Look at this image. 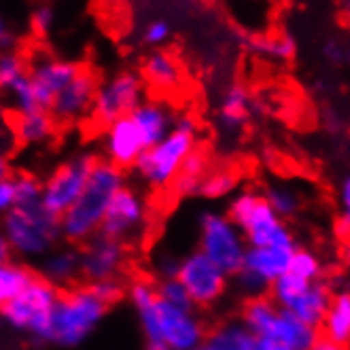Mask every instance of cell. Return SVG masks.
<instances>
[{"label":"cell","instance_id":"6da1fadb","mask_svg":"<svg viewBox=\"0 0 350 350\" xmlns=\"http://www.w3.org/2000/svg\"><path fill=\"white\" fill-rule=\"evenodd\" d=\"M126 185V170H121L109 159H98L83 196L59 219L62 238L68 244H85L98 236L113 198Z\"/></svg>","mask_w":350,"mask_h":350},{"label":"cell","instance_id":"7a4b0ae2","mask_svg":"<svg viewBox=\"0 0 350 350\" xmlns=\"http://www.w3.org/2000/svg\"><path fill=\"white\" fill-rule=\"evenodd\" d=\"M109 304L92 284H75L59 293L49 321L47 344L57 348H79L85 344L105 321Z\"/></svg>","mask_w":350,"mask_h":350},{"label":"cell","instance_id":"3957f363","mask_svg":"<svg viewBox=\"0 0 350 350\" xmlns=\"http://www.w3.org/2000/svg\"><path fill=\"white\" fill-rule=\"evenodd\" d=\"M196 147L198 123L191 115H180L174 130L140 155L136 166L132 168V174L151 191L172 189L185 159L193 153Z\"/></svg>","mask_w":350,"mask_h":350},{"label":"cell","instance_id":"277c9868","mask_svg":"<svg viewBox=\"0 0 350 350\" xmlns=\"http://www.w3.org/2000/svg\"><path fill=\"white\" fill-rule=\"evenodd\" d=\"M228 215L244 234L249 249H261V246H289L297 249L295 236L265 196L253 187L240 189L228 202Z\"/></svg>","mask_w":350,"mask_h":350},{"label":"cell","instance_id":"5b68a950","mask_svg":"<svg viewBox=\"0 0 350 350\" xmlns=\"http://www.w3.org/2000/svg\"><path fill=\"white\" fill-rule=\"evenodd\" d=\"M3 238L11 255L19 259H43L62 238L59 217L51 215L43 204L30 208H15L3 217Z\"/></svg>","mask_w":350,"mask_h":350},{"label":"cell","instance_id":"8992f818","mask_svg":"<svg viewBox=\"0 0 350 350\" xmlns=\"http://www.w3.org/2000/svg\"><path fill=\"white\" fill-rule=\"evenodd\" d=\"M59 289L43 276H38L28 289L15 299L0 304L3 306V321L17 334H26L34 344L45 346L49 321L53 308L59 299Z\"/></svg>","mask_w":350,"mask_h":350},{"label":"cell","instance_id":"52a82bcc","mask_svg":"<svg viewBox=\"0 0 350 350\" xmlns=\"http://www.w3.org/2000/svg\"><path fill=\"white\" fill-rule=\"evenodd\" d=\"M198 251L211 257L230 276H236L249 253V242L228 213L204 211L198 217Z\"/></svg>","mask_w":350,"mask_h":350},{"label":"cell","instance_id":"ba28073f","mask_svg":"<svg viewBox=\"0 0 350 350\" xmlns=\"http://www.w3.org/2000/svg\"><path fill=\"white\" fill-rule=\"evenodd\" d=\"M145 92H147V83L140 72L119 70L100 83L90 119L105 130L117 119L132 115L147 100Z\"/></svg>","mask_w":350,"mask_h":350},{"label":"cell","instance_id":"9c48e42d","mask_svg":"<svg viewBox=\"0 0 350 350\" xmlns=\"http://www.w3.org/2000/svg\"><path fill=\"white\" fill-rule=\"evenodd\" d=\"M270 297L282 310H289L304 323L321 329L325 314L329 310V304H332L334 291L323 280L308 282L291 272H286L270 286Z\"/></svg>","mask_w":350,"mask_h":350},{"label":"cell","instance_id":"30bf717a","mask_svg":"<svg viewBox=\"0 0 350 350\" xmlns=\"http://www.w3.org/2000/svg\"><path fill=\"white\" fill-rule=\"evenodd\" d=\"M98 159L92 153H77L62 161L43 180V206L55 217H64L83 196Z\"/></svg>","mask_w":350,"mask_h":350},{"label":"cell","instance_id":"8fae6325","mask_svg":"<svg viewBox=\"0 0 350 350\" xmlns=\"http://www.w3.org/2000/svg\"><path fill=\"white\" fill-rule=\"evenodd\" d=\"M176 278L189 291L196 308L217 306L230 286V274L198 249L180 257Z\"/></svg>","mask_w":350,"mask_h":350},{"label":"cell","instance_id":"7c38bea8","mask_svg":"<svg viewBox=\"0 0 350 350\" xmlns=\"http://www.w3.org/2000/svg\"><path fill=\"white\" fill-rule=\"evenodd\" d=\"M149 219V202L132 185H126L111 202L105 223H102V232L115 240H132L142 232Z\"/></svg>","mask_w":350,"mask_h":350},{"label":"cell","instance_id":"4fadbf2b","mask_svg":"<svg viewBox=\"0 0 350 350\" xmlns=\"http://www.w3.org/2000/svg\"><path fill=\"white\" fill-rule=\"evenodd\" d=\"M126 244L105 234H98L81 246V278L88 284L115 280L126 267Z\"/></svg>","mask_w":350,"mask_h":350},{"label":"cell","instance_id":"5bb4252c","mask_svg":"<svg viewBox=\"0 0 350 350\" xmlns=\"http://www.w3.org/2000/svg\"><path fill=\"white\" fill-rule=\"evenodd\" d=\"M208 327L196 308H174L161 301L159 346L168 350H200Z\"/></svg>","mask_w":350,"mask_h":350},{"label":"cell","instance_id":"9a60e30c","mask_svg":"<svg viewBox=\"0 0 350 350\" xmlns=\"http://www.w3.org/2000/svg\"><path fill=\"white\" fill-rule=\"evenodd\" d=\"M85 66H81L79 62L64 59V57H51V55L36 57L30 64V81L40 109L49 111L59 92Z\"/></svg>","mask_w":350,"mask_h":350},{"label":"cell","instance_id":"2e32d148","mask_svg":"<svg viewBox=\"0 0 350 350\" xmlns=\"http://www.w3.org/2000/svg\"><path fill=\"white\" fill-rule=\"evenodd\" d=\"M149 147L134 119L128 115L102 130V153L121 170H132Z\"/></svg>","mask_w":350,"mask_h":350},{"label":"cell","instance_id":"e0dca14e","mask_svg":"<svg viewBox=\"0 0 350 350\" xmlns=\"http://www.w3.org/2000/svg\"><path fill=\"white\" fill-rule=\"evenodd\" d=\"M98 88H100L98 77L90 68L81 70L70 83L59 92V96L53 100L49 111L55 117V121L79 123V121L92 117Z\"/></svg>","mask_w":350,"mask_h":350},{"label":"cell","instance_id":"ac0fdd59","mask_svg":"<svg viewBox=\"0 0 350 350\" xmlns=\"http://www.w3.org/2000/svg\"><path fill=\"white\" fill-rule=\"evenodd\" d=\"M128 299L136 312V321L149 346H159V310L161 299L157 293V282L147 278H136L128 286Z\"/></svg>","mask_w":350,"mask_h":350},{"label":"cell","instance_id":"d6986e66","mask_svg":"<svg viewBox=\"0 0 350 350\" xmlns=\"http://www.w3.org/2000/svg\"><path fill=\"white\" fill-rule=\"evenodd\" d=\"M297 249H289V246H261V249H249L244 259L242 270L246 274L255 276L261 280L267 289L289 272L293 253Z\"/></svg>","mask_w":350,"mask_h":350},{"label":"cell","instance_id":"ffe728a7","mask_svg":"<svg viewBox=\"0 0 350 350\" xmlns=\"http://www.w3.org/2000/svg\"><path fill=\"white\" fill-rule=\"evenodd\" d=\"M321 329L304 323L289 310H282L276 314L267 338L280 348H289V350H310L319 340H321Z\"/></svg>","mask_w":350,"mask_h":350},{"label":"cell","instance_id":"44dd1931","mask_svg":"<svg viewBox=\"0 0 350 350\" xmlns=\"http://www.w3.org/2000/svg\"><path fill=\"white\" fill-rule=\"evenodd\" d=\"M130 117L134 119L142 136H145L147 147H153L159 140L166 138L174 130L178 119L168 102L157 98H147Z\"/></svg>","mask_w":350,"mask_h":350},{"label":"cell","instance_id":"7402d4cb","mask_svg":"<svg viewBox=\"0 0 350 350\" xmlns=\"http://www.w3.org/2000/svg\"><path fill=\"white\" fill-rule=\"evenodd\" d=\"M40 276L55 284L59 291L70 289L81 278V251L72 246H59L40 259Z\"/></svg>","mask_w":350,"mask_h":350},{"label":"cell","instance_id":"603a6c76","mask_svg":"<svg viewBox=\"0 0 350 350\" xmlns=\"http://www.w3.org/2000/svg\"><path fill=\"white\" fill-rule=\"evenodd\" d=\"M251 119V94L244 85L232 83L223 92L217 107V126L225 134L240 132Z\"/></svg>","mask_w":350,"mask_h":350},{"label":"cell","instance_id":"cb8c5ba5","mask_svg":"<svg viewBox=\"0 0 350 350\" xmlns=\"http://www.w3.org/2000/svg\"><path fill=\"white\" fill-rule=\"evenodd\" d=\"M257 340L240 319H228L208 327L200 350H255Z\"/></svg>","mask_w":350,"mask_h":350},{"label":"cell","instance_id":"d4e9b609","mask_svg":"<svg viewBox=\"0 0 350 350\" xmlns=\"http://www.w3.org/2000/svg\"><path fill=\"white\" fill-rule=\"evenodd\" d=\"M55 117L51 111L38 109L30 113H15L11 121L13 138L24 147H38L49 142L55 134Z\"/></svg>","mask_w":350,"mask_h":350},{"label":"cell","instance_id":"484cf974","mask_svg":"<svg viewBox=\"0 0 350 350\" xmlns=\"http://www.w3.org/2000/svg\"><path fill=\"white\" fill-rule=\"evenodd\" d=\"M142 79L145 83L161 94L176 92L183 85V66L168 51H153L142 64Z\"/></svg>","mask_w":350,"mask_h":350},{"label":"cell","instance_id":"4316f807","mask_svg":"<svg viewBox=\"0 0 350 350\" xmlns=\"http://www.w3.org/2000/svg\"><path fill=\"white\" fill-rule=\"evenodd\" d=\"M321 336L350 348V289L336 291L321 325Z\"/></svg>","mask_w":350,"mask_h":350},{"label":"cell","instance_id":"83f0119b","mask_svg":"<svg viewBox=\"0 0 350 350\" xmlns=\"http://www.w3.org/2000/svg\"><path fill=\"white\" fill-rule=\"evenodd\" d=\"M211 170V159L202 147H196L193 153L185 159L183 168L172 185V193L176 198H193L200 193V185L206 176V172Z\"/></svg>","mask_w":350,"mask_h":350},{"label":"cell","instance_id":"f1b7e54d","mask_svg":"<svg viewBox=\"0 0 350 350\" xmlns=\"http://www.w3.org/2000/svg\"><path fill=\"white\" fill-rule=\"evenodd\" d=\"M278 312H280V306L272 297L261 295V297L246 299L242 304L240 321L251 329V332L255 334V338L265 340Z\"/></svg>","mask_w":350,"mask_h":350},{"label":"cell","instance_id":"f546056e","mask_svg":"<svg viewBox=\"0 0 350 350\" xmlns=\"http://www.w3.org/2000/svg\"><path fill=\"white\" fill-rule=\"evenodd\" d=\"M38 278V274L26 261L9 259L0 263V304H7L22 295L28 286Z\"/></svg>","mask_w":350,"mask_h":350},{"label":"cell","instance_id":"4dcf8cb0","mask_svg":"<svg viewBox=\"0 0 350 350\" xmlns=\"http://www.w3.org/2000/svg\"><path fill=\"white\" fill-rule=\"evenodd\" d=\"M240 174L230 166H211L200 185V198L208 202H219L234 198L240 189Z\"/></svg>","mask_w":350,"mask_h":350},{"label":"cell","instance_id":"1f68e13d","mask_svg":"<svg viewBox=\"0 0 350 350\" xmlns=\"http://www.w3.org/2000/svg\"><path fill=\"white\" fill-rule=\"evenodd\" d=\"M265 200L270 202L272 208L282 217V219H291L299 213L301 208V196L295 187H291L289 183H272L267 185L263 191Z\"/></svg>","mask_w":350,"mask_h":350},{"label":"cell","instance_id":"d6a6232c","mask_svg":"<svg viewBox=\"0 0 350 350\" xmlns=\"http://www.w3.org/2000/svg\"><path fill=\"white\" fill-rule=\"evenodd\" d=\"M289 272L295 274L301 280L317 282L323 276V261H321V257L314 251L301 249V246H297V251L293 253V259H291Z\"/></svg>","mask_w":350,"mask_h":350},{"label":"cell","instance_id":"836d02e7","mask_svg":"<svg viewBox=\"0 0 350 350\" xmlns=\"http://www.w3.org/2000/svg\"><path fill=\"white\" fill-rule=\"evenodd\" d=\"M15 191H17V208H30V206L43 204V180L32 174H15Z\"/></svg>","mask_w":350,"mask_h":350},{"label":"cell","instance_id":"e575fe53","mask_svg":"<svg viewBox=\"0 0 350 350\" xmlns=\"http://www.w3.org/2000/svg\"><path fill=\"white\" fill-rule=\"evenodd\" d=\"M30 75L26 59L15 53V51H5L3 57H0V85L7 92L9 88H13L17 81H22Z\"/></svg>","mask_w":350,"mask_h":350},{"label":"cell","instance_id":"d590c367","mask_svg":"<svg viewBox=\"0 0 350 350\" xmlns=\"http://www.w3.org/2000/svg\"><path fill=\"white\" fill-rule=\"evenodd\" d=\"M253 49L259 51L261 55L272 57V59H289L295 53V40L286 34L267 36V38H261L257 43H253Z\"/></svg>","mask_w":350,"mask_h":350},{"label":"cell","instance_id":"8d00e7d4","mask_svg":"<svg viewBox=\"0 0 350 350\" xmlns=\"http://www.w3.org/2000/svg\"><path fill=\"white\" fill-rule=\"evenodd\" d=\"M157 293H159V299L163 304H168V306H174V308H196L193 301H191L189 291L185 289V284L178 278H159Z\"/></svg>","mask_w":350,"mask_h":350},{"label":"cell","instance_id":"74e56055","mask_svg":"<svg viewBox=\"0 0 350 350\" xmlns=\"http://www.w3.org/2000/svg\"><path fill=\"white\" fill-rule=\"evenodd\" d=\"M53 24H55V13L47 3L38 5L30 15V28L38 36H47L53 30Z\"/></svg>","mask_w":350,"mask_h":350},{"label":"cell","instance_id":"f35d334b","mask_svg":"<svg viewBox=\"0 0 350 350\" xmlns=\"http://www.w3.org/2000/svg\"><path fill=\"white\" fill-rule=\"evenodd\" d=\"M170 24L163 22V19H153L145 26V32H142V40L149 45V47H161L166 40L170 38Z\"/></svg>","mask_w":350,"mask_h":350},{"label":"cell","instance_id":"ab89813d","mask_svg":"<svg viewBox=\"0 0 350 350\" xmlns=\"http://www.w3.org/2000/svg\"><path fill=\"white\" fill-rule=\"evenodd\" d=\"M17 208V191H15V174L3 172L0 176V211L5 215Z\"/></svg>","mask_w":350,"mask_h":350},{"label":"cell","instance_id":"60d3db41","mask_svg":"<svg viewBox=\"0 0 350 350\" xmlns=\"http://www.w3.org/2000/svg\"><path fill=\"white\" fill-rule=\"evenodd\" d=\"M94 289H96V293L105 299L109 306H113V304H117L123 295L128 293V289L123 286V282L119 280V278H115V280H102V282H96V284H92Z\"/></svg>","mask_w":350,"mask_h":350},{"label":"cell","instance_id":"b9f144b4","mask_svg":"<svg viewBox=\"0 0 350 350\" xmlns=\"http://www.w3.org/2000/svg\"><path fill=\"white\" fill-rule=\"evenodd\" d=\"M180 267V257H176L174 253H159L155 259V272L159 274V278H176Z\"/></svg>","mask_w":350,"mask_h":350},{"label":"cell","instance_id":"7bdbcfd3","mask_svg":"<svg viewBox=\"0 0 350 350\" xmlns=\"http://www.w3.org/2000/svg\"><path fill=\"white\" fill-rule=\"evenodd\" d=\"M338 200H340V211H342L340 228L344 230L342 234H346L350 230V176H346L342 180L340 191H338Z\"/></svg>","mask_w":350,"mask_h":350},{"label":"cell","instance_id":"ee69618b","mask_svg":"<svg viewBox=\"0 0 350 350\" xmlns=\"http://www.w3.org/2000/svg\"><path fill=\"white\" fill-rule=\"evenodd\" d=\"M323 53H325V57H329V59H342V55H344L342 47L336 43V40H329V43H325Z\"/></svg>","mask_w":350,"mask_h":350},{"label":"cell","instance_id":"f6af8a7d","mask_svg":"<svg viewBox=\"0 0 350 350\" xmlns=\"http://www.w3.org/2000/svg\"><path fill=\"white\" fill-rule=\"evenodd\" d=\"M310 350H350V348H346V346H342V344H336V342L327 340V338H321Z\"/></svg>","mask_w":350,"mask_h":350},{"label":"cell","instance_id":"bcb514c9","mask_svg":"<svg viewBox=\"0 0 350 350\" xmlns=\"http://www.w3.org/2000/svg\"><path fill=\"white\" fill-rule=\"evenodd\" d=\"M255 350H278V346L270 340H257V346Z\"/></svg>","mask_w":350,"mask_h":350},{"label":"cell","instance_id":"7dc6e473","mask_svg":"<svg viewBox=\"0 0 350 350\" xmlns=\"http://www.w3.org/2000/svg\"><path fill=\"white\" fill-rule=\"evenodd\" d=\"M9 38L13 40L15 36H13V32H9V30L3 26V47H5V49H9Z\"/></svg>","mask_w":350,"mask_h":350},{"label":"cell","instance_id":"c3c4849f","mask_svg":"<svg viewBox=\"0 0 350 350\" xmlns=\"http://www.w3.org/2000/svg\"><path fill=\"white\" fill-rule=\"evenodd\" d=\"M344 261H346V265L350 267V242L346 244V249H344Z\"/></svg>","mask_w":350,"mask_h":350},{"label":"cell","instance_id":"681fc988","mask_svg":"<svg viewBox=\"0 0 350 350\" xmlns=\"http://www.w3.org/2000/svg\"><path fill=\"white\" fill-rule=\"evenodd\" d=\"M147 350H168V348H163V346H147Z\"/></svg>","mask_w":350,"mask_h":350},{"label":"cell","instance_id":"f907efd6","mask_svg":"<svg viewBox=\"0 0 350 350\" xmlns=\"http://www.w3.org/2000/svg\"><path fill=\"white\" fill-rule=\"evenodd\" d=\"M346 57H348V62H350V49L346 51Z\"/></svg>","mask_w":350,"mask_h":350},{"label":"cell","instance_id":"816d5d0a","mask_svg":"<svg viewBox=\"0 0 350 350\" xmlns=\"http://www.w3.org/2000/svg\"><path fill=\"white\" fill-rule=\"evenodd\" d=\"M278 350H289V348H280V346H278Z\"/></svg>","mask_w":350,"mask_h":350}]
</instances>
